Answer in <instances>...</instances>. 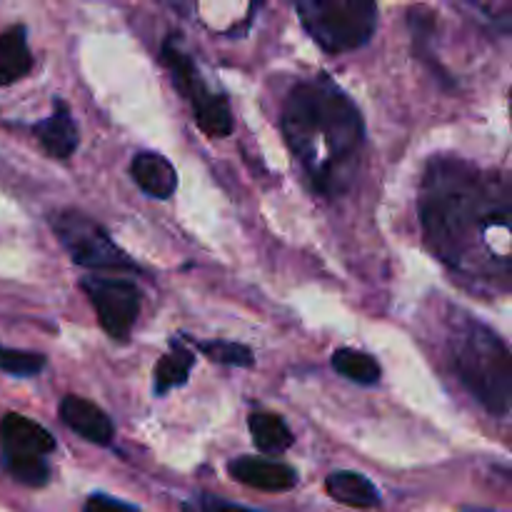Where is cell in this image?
Returning <instances> with one entry per match:
<instances>
[{"label": "cell", "instance_id": "cell-12", "mask_svg": "<svg viewBox=\"0 0 512 512\" xmlns=\"http://www.w3.org/2000/svg\"><path fill=\"white\" fill-rule=\"evenodd\" d=\"M130 175L140 190L158 200H168L178 188V173L173 163L160 153H138L130 163Z\"/></svg>", "mask_w": 512, "mask_h": 512}, {"label": "cell", "instance_id": "cell-17", "mask_svg": "<svg viewBox=\"0 0 512 512\" xmlns=\"http://www.w3.org/2000/svg\"><path fill=\"white\" fill-rule=\"evenodd\" d=\"M333 370L343 378L353 380V383L360 385H375L380 380V365L373 355L360 353V350H350V348H340L335 350L333 358Z\"/></svg>", "mask_w": 512, "mask_h": 512}, {"label": "cell", "instance_id": "cell-7", "mask_svg": "<svg viewBox=\"0 0 512 512\" xmlns=\"http://www.w3.org/2000/svg\"><path fill=\"white\" fill-rule=\"evenodd\" d=\"M163 63L168 65L170 75H173V83L178 85L180 93L188 98L198 128L205 135H210V138H225V135L233 133L235 123L228 103L220 95L210 93L203 75L198 73L195 63L190 60V55H185L178 48V43H173V38H168V43H165Z\"/></svg>", "mask_w": 512, "mask_h": 512}, {"label": "cell", "instance_id": "cell-21", "mask_svg": "<svg viewBox=\"0 0 512 512\" xmlns=\"http://www.w3.org/2000/svg\"><path fill=\"white\" fill-rule=\"evenodd\" d=\"M200 512H260V510L240 508V505L223 503V500H218V498H205L203 500V510H200Z\"/></svg>", "mask_w": 512, "mask_h": 512}, {"label": "cell", "instance_id": "cell-10", "mask_svg": "<svg viewBox=\"0 0 512 512\" xmlns=\"http://www.w3.org/2000/svg\"><path fill=\"white\" fill-rule=\"evenodd\" d=\"M60 418H63V423L73 433H78L88 443L108 445L113 440L115 428L108 415L98 405L85 398H78V395H65L63 403H60Z\"/></svg>", "mask_w": 512, "mask_h": 512}, {"label": "cell", "instance_id": "cell-1", "mask_svg": "<svg viewBox=\"0 0 512 512\" xmlns=\"http://www.w3.org/2000/svg\"><path fill=\"white\" fill-rule=\"evenodd\" d=\"M420 220L430 250L463 268L473 245L510 270V185L480 173L463 158H435L420 185Z\"/></svg>", "mask_w": 512, "mask_h": 512}, {"label": "cell", "instance_id": "cell-14", "mask_svg": "<svg viewBox=\"0 0 512 512\" xmlns=\"http://www.w3.org/2000/svg\"><path fill=\"white\" fill-rule=\"evenodd\" d=\"M33 55H30L28 38L23 25L0 33V85H10L30 73Z\"/></svg>", "mask_w": 512, "mask_h": 512}, {"label": "cell", "instance_id": "cell-11", "mask_svg": "<svg viewBox=\"0 0 512 512\" xmlns=\"http://www.w3.org/2000/svg\"><path fill=\"white\" fill-rule=\"evenodd\" d=\"M33 133L35 138H38V143L43 145L45 153L53 155V158L58 160L70 158V155L75 153V148H78L80 140L78 125H75L73 115L68 113V108H65L63 103L55 105L53 115L40 120L33 128Z\"/></svg>", "mask_w": 512, "mask_h": 512}, {"label": "cell", "instance_id": "cell-9", "mask_svg": "<svg viewBox=\"0 0 512 512\" xmlns=\"http://www.w3.org/2000/svg\"><path fill=\"white\" fill-rule=\"evenodd\" d=\"M228 473L238 483L255 490H265V493H283V490H290L298 483V473L290 465L278 463V460L253 458V455H243V458L233 460L228 465Z\"/></svg>", "mask_w": 512, "mask_h": 512}, {"label": "cell", "instance_id": "cell-18", "mask_svg": "<svg viewBox=\"0 0 512 512\" xmlns=\"http://www.w3.org/2000/svg\"><path fill=\"white\" fill-rule=\"evenodd\" d=\"M45 368V358L30 350L0 348V373L15 375V378H33Z\"/></svg>", "mask_w": 512, "mask_h": 512}, {"label": "cell", "instance_id": "cell-6", "mask_svg": "<svg viewBox=\"0 0 512 512\" xmlns=\"http://www.w3.org/2000/svg\"><path fill=\"white\" fill-rule=\"evenodd\" d=\"M50 228L70 258L93 270H133L135 263L110 240V235L80 210H60L50 218Z\"/></svg>", "mask_w": 512, "mask_h": 512}, {"label": "cell", "instance_id": "cell-2", "mask_svg": "<svg viewBox=\"0 0 512 512\" xmlns=\"http://www.w3.org/2000/svg\"><path fill=\"white\" fill-rule=\"evenodd\" d=\"M283 133L318 193H343L363 148L365 125L358 105L328 78L293 88L283 108Z\"/></svg>", "mask_w": 512, "mask_h": 512}, {"label": "cell", "instance_id": "cell-20", "mask_svg": "<svg viewBox=\"0 0 512 512\" xmlns=\"http://www.w3.org/2000/svg\"><path fill=\"white\" fill-rule=\"evenodd\" d=\"M83 512H138V508L110 495H90Z\"/></svg>", "mask_w": 512, "mask_h": 512}, {"label": "cell", "instance_id": "cell-15", "mask_svg": "<svg viewBox=\"0 0 512 512\" xmlns=\"http://www.w3.org/2000/svg\"><path fill=\"white\" fill-rule=\"evenodd\" d=\"M250 435L263 453L280 455L293 445V433L288 430L285 420L275 413H253L248 418Z\"/></svg>", "mask_w": 512, "mask_h": 512}, {"label": "cell", "instance_id": "cell-13", "mask_svg": "<svg viewBox=\"0 0 512 512\" xmlns=\"http://www.w3.org/2000/svg\"><path fill=\"white\" fill-rule=\"evenodd\" d=\"M325 490H328L330 498L338 500L340 505H350V508L368 510L380 505L378 488L365 475L350 473V470H340V473L328 475Z\"/></svg>", "mask_w": 512, "mask_h": 512}, {"label": "cell", "instance_id": "cell-16", "mask_svg": "<svg viewBox=\"0 0 512 512\" xmlns=\"http://www.w3.org/2000/svg\"><path fill=\"white\" fill-rule=\"evenodd\" d=\"M193 363V353L180 340H170V353L163 355L158 360V368H155V393L163 395L188 383Z\"/></svg>", "mask_w": 512, "mask_h": 512}, {"label": "cell", "instance_id": "cell-3", "mask_svg": "<svg viewBox=\"0 0 512 512\" xmlns=\"http://www.w3.org/2000/svg\"><path fill=\"white\" fill-rule=\"evenodd\" d=\"M453 370L460 383L495 415H508L512 400V360L508 345L480 320L463 315L450 335Z\"/></svg>", "mask_w": 512, "mask_h": 512}, {"label": "cell", "instance_id": "cell-19", "mask_svg": "<svg viewBox=\"0 0 512 512\" xmlns=\"http://www.w3.org/2000/svg\"><path fill=\"white\" fill-rule=\"evenodd\" d=\"M200 353L208 355L210 360L223 365H235V368H250L253 365V353L250 348L240 343H230V340H208V343H198Z\"/></svg>", "mask_w": 512, "mask_h": 512}, {"label": "cell", "instance_id": "cell-8", "mask_svg": "<svg viewBox=\"0 0 512 512\" xmlns=\"http://www.w3.org/2000/svg\"><path fill=\"white\" fill-rule=\"evenodd\" d=\"M80 288L88 293L105 333L115 340L128 338L140 313L138 285L130 283V280L88 275V278L80 280Z\"/></svg>", "mask_w": 512, "mask_h": 512}, {"label": "cell", "instance_id": "cell-5", "mask_svg": "<svg viewBox=\"0 0 512 512\" xmlns=\"http://www.w3.org/2000/svg\"><path fill=\"white\" fill-rule=\"evenodd\" d=\"M55 450V440L43 425L25 415L8 413L0 420V453L8 473L18 483L40 488L48 483L50 468L45 455Z\"/></svg>", "mask_w": 512, "mask_h": 512}, {"label": "cell", "instance_id": "cell-4", "mask_svg": "<svg viewBox=\"0 0 512 512\" xmlns=\"http://www.w3.org/2000/svg\"><path fill=\"white\" fill-rule=\"evenodd\" d=\"M303 28L328 53H348L373 38L378 5L373 0H300Z\"/></svg>", "mask_w": 512, "mask_h": 512}]
</instances>
